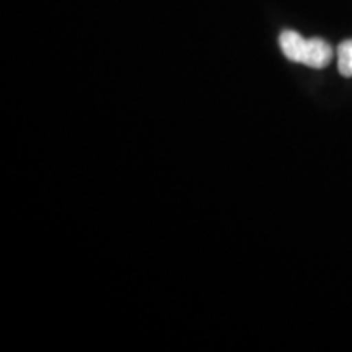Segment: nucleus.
<instances>
[{
    "label": "nucleus",
    "instance_id": "f03ea898",
    "mask_svg": "<svg viewBox=\"0 0 352 352\" xmlns=\"http://www.w3.org/2000/svg\"><path fill=\"white\" fill-rule=\"evenodd\" d=\"M338 69L341 76L352 77V39L342 41L338 47Z\"/></svg>",
    "mask_w": 352,
    "mask_h": 352
},
{
    "label": "nucleus",
    "instance_id": "f257e3e1",
    "mask_svg": "<svg viewBox=\"0 0 352 352\" xmlns=\"http://www.w3.org/2000/svg\"><path fill=\"white\" fill-rule=\"evenodd\" d=\"M280 50L292 63H298L314 69H323L331 63L333 47L320 38L305 39L297 32L280 33L279 36Z\"/></svg>",
    "mask_w": 352,
    "mask_h": 352
}]
</instances>
